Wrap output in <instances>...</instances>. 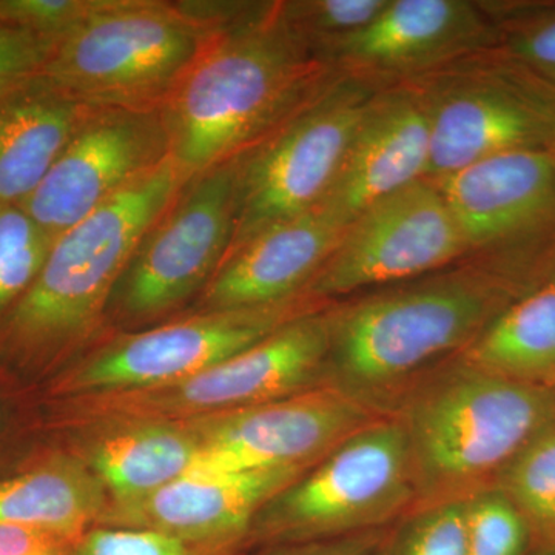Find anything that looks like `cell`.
I'll return each mask as SVG.
<instances>
[{
	"label": "cell",
	"instance_id": "6da1fadb",
	"mask_svg": "<svg viewBox=\"0 0 555 555\" xmlns=\"http://www.w3.org/2000/svg\"><path fill=\"white\" fill-rule=\"evenodd\" d=\"M221 25L160 108L185 179L232 163L308 104L317 65L280 5Z\"/></svg>",
	"mask_w": 555,
	"mask_h": 555
},
{
	"label": "cell",
	"instance_id": "7a4b0ae2",
	"mask_svg": "<svg viewBox=\"0 0 555 555\" xmlns=\"http://www.w3.org/2000/svg\"><path fill=\"white\" fill-rule=\"evenodd\" d=\"M185 184L170 156L57 236L30 288L0 318V352L49 357L86 338L139 243Z\"/></svg>",
	"mask_w": 555,
	"mask_h": 555
},
{
	"label": "cell",
	"instance_id": "3957f363",
	"mask_svg": "<svg viewBox=\"0 0 555 555\" xmlns=\"http://www.w3.org/2000/svg\"><path fill=\"white\" fill-rule=\"evenodd\" d=\"M397 420L406 436L415 494L437 503L466 500L470 489L499 480L554 425L555 389L465 363L416 387Z\"/></svg>",
	"mask_w": 555,
	"mask_h": 555
},
{
	"label": "cell",
	"instance_id": "277c9868",
	"mask_svg": "<svg viewBox=\"0 0 555 555\" xmlns=\"http://www.w3.org/2000/svg\"><path fill=\"white\" fill-rule=\"evenodd\" d=\"M500 312L499 292L470 276L361 299L326 315L324 385L374 411L433 361L466 349Z\"/></svg>",
	"mask_w": 555,
	"mask_h": 555
},
{
	"label": "cell",
	"instance_id": "5b68a950",
	"mask_svg": "<svg viewBox=\"0 0 555 555\" xmlns=\"http://www.w3.org/2000/svg\"><path fill=\"white\" fill-rule=\"evenodd\" d=\"M219 27L203 2L101 0L40 76L86 107L160 109Z\"/></svg>",
	"mask_w": 555,
	"mask_h": 555
},
{
	"label": "cell",
	"instance_id": "8992f818",
	"mask_svg": "<svg viewBox=\"0 0 555 555\" xmlns=\"http://www.w3.org/2000/svg\"><path fill=\"white\" fill-rule=\"evenodd\" d=\"M327 352V317L310 312L192 377L75 397L73 414L82 423L126 426L184 422L257 406L323 385Z\"/></svg>",
	"mask_w": 555,
	"mask_h": 555
},
{
	"label": "cell",
	"instance_id": "52a82bcc",
	"mask_svg": "<svg viewBox=\"0 0 555 555\" xmlns=\"http://www.w3.org/2000/svg\"><path fill=\"white\" fill-rule=\"evenodd\" d=\"M367 104L345 93L310 100L232 160L235 218L224 259L326 198Z\"/></svg>",
	"mask_w": 555,
	"mask_h": 555
},
{
	"label": "cell",
	"instance_id": "ba28073f",
	"mask_svg": "<svg viewBox=\"0 0 555 555\" xmlns=\"http://www.w3.org/2000/svg\"><path fill=\"white\" fill-rule=\"evenodd\" d=\"M415 494L406 436L397 418L350 434L262 509L276 539L350 534L385 524Z\"/></svg>",
	"mask_w": 555,
	"mask_h": 555
},
{
	"label": "cell",
	"instance_id": "9c48e42d",
	"mask_svg": "<svg viewBox=\"0 0 555 555\" xmlns=\"http://www.w3.org/2000/svg\"><path fill=\"white\" fill-rule=\"evenodd\" d=\"M313 301L302 294L262 308L198 310L184 320L120 335L79 364L61 389L76 397L94 396L192 377L312 312Z\"/></svg>",
	"mask_w": 555,
	"mask_h": 555
},
{
	"label": "cell",
	"instance_id": "30bf717a",
	"mask_svg": "<svg viewBox=\"0 0 555 555\" xmlns=\"http://www.w3.org/2000/svg\"><path fill=\"white\" fill-rule=\"evenodd\" d=\"M235 218L232 163L190 179L145 233L116 287L122 315H163L207 286L228 254Z\"/></svg>",
	"mask_w": 555,
	"mask_h": 555
},
{
	"label": "cell",
	"instance_id": "8fae6325",
	"mask_svg": "<svg viewBox=\"0 0 555 555\" xmlns=\"http://www.w3.org/2000/svg\"><path fill=\"white\" fill-rule=\"evenodd\" d=\"M374 414L341 390L320 385L257 406L184 420L203 443L190 474L310 467L378 418Z\"/></svg>",
	"mask_w": 555,
	"mask_h": 555
},
{
	"label": "cell",
	"instance_id": "7c38bea8",
	"mask_svg": "<svg viewBox=\"0 0 555 555\" xmlns=\"http://www.w3.org/2000/svg\"><path fill=\"white\" fill-rule=\"evenodd\" d=\"M466 248L440 189L420 179L358 215L305 294L321 299L423 275Z\"/></svg>",
	"mask_w": 555,
	"mask_h": 555
},
{
	"label": "cell",
	"instance_id": "4fadbf2b",
	"mask_svg": "<svg viewBox=\"0 0 555 555\" xmlns=\"http://www.w3.org/2000/svg\"><path fill=\"white\" fill-rule=\"evenodd\" d=\"M167 158L160 109L91 108L22 207L56 240Z\"/></svg>",
	"mask_w": 555,
	"mask_h": 555
},
{
	"label": "cell",
	"instance_id": "5bb4252c",
	"mask_svg": "<svg viewBox=\"0 0 555 555\" xmlns=\"http://www.w3.org/2000/svg\"><path fill=\"white\" fill-rule=\"evenodd\" d=\"M308 469L189 474L147 495L113 503L105 507L98 525L152 529L230 551L258 514Z\"/></svg>",
	"mask_w": 555,
	"mask_h": 555
},
{
	"label": "cell",
	"instance_id": "9a60e30c",
	"mask_svg": "<svg viewBox=\"0 0 555 555\" xmlns=\"http://www.w3.org/2000/svg\"><path fill=\"white\" fill-rule=\"evenodd\" d=\"M429 108L411 94L369 102L334 185L318 206L347 225L372 204L420 181L429 166Z\"/></svg>",
	"mask_w": 555,
	"mask_h": 555
},
{
	"label": "cell",
	"instance_id": "2e32d148",
	"mask_svg": "<svg viewBox=\"0 0 555 555\" xmlns=\"http://www.w3.org/2000/svg\"><path fill=\"white\" fill-rule=\"evenodd\" d=\"M345 230L320 206L272 225L221 262L199 310L262 308L305 294Z\"/></svg>",
	"mask_w": 555,
	"mask_h": 555
},
{
	"label": "cell",
	"instance_id": "e0dca14e",
	"mask_svg": "<svg viewBox=\"0 0 555 555\" xmlns=\"http://www.w3.org/2000/svg\"><path fill=\"white\" fill-rule=\"evenodd\" d=\"M441 179V196L467 248L521 235L555 207V163L540 149L499 153Z\"/></svg>",
	"mask_w": 555,
	"mask_h": 555
},
{
	"label": "cell",
	"instance_id": "ac0fdd59",
	"mask_svg": "<svg viewBox=\"0 0 555 555\" xmlns=\"http://www.w3.org/2000/svg\"><path fill=\"white\" fill-rule=\"evenodd\" d=\"M429 115L427 173L440 178L499 153L537 149L551 131L545 112L491 87L455 91Z\"/></svg>",
	"mask_w": 555,
	"mask_h": 555
},
{
	"label": "cell",
	"instance_id": "d6986e66",
	"mask_svg": "<svg viewBox=\"0 0 555 555\" xmlns=\"http://www.w3.org/2000/svg\"><path fill=\"white\" fill-rule=\"evenodd\" d=\"M90 109L42 76L0 101V206L30 198Z\"/></svg>",
	"mask_w": 555,
	"mask_h": 555
},
{
	"label": "cell",
	"instance_id": "ffe728a7",
	"mask_svg": "<svg viewBox=\"0 0 555 555\" xmlns=\"http://www.w3.org/2000/svg\"><path fill=\"white\" fill-rule=\"evenodd\" d=\"M476 24L473 9L455 0H396L371 24L332 43L341 60L369 67H400L437 56L462 42Z\"/></svg>",
	"mask_w": 555,
	"mask_h": 555
},
{
	"label": "cell",
	"instance_id": "44dd1931",
	"mask_svg": "<svg viewBox=\"0 0 555 555\" xmlns=\"http://www.w3.org/2000/svg\"><path fill=\"white\" fill-rule=\"evenodd\" d=\"M118 427L91 452L93 473L116 502L147 495L198 465L203 443L188 422Z\"/></svg>",
	"mask_w": 555,
	"mask_h": 555
},
{
	"label": "cell",
	"instance_id": "7402d4cb",
	"mask_svg": "<svg viewBox=\"0 0 555 555\" xmlns=\"http://www.w3.org/2000/svg\"><path fill=\"white\" fill-rule=\"evenodd\" d=\"M104 485L68 459L0 480V525L27 526L80 540L104 513Z\"/></svg>",
	"mask_w": 555,
	"mask_h": 555
},
{
	"label": "cell",
	"instance_id": "603a6c76",
	"mask_svg": "<svg viewBox=\"0 0 555 555\" xmlns=\"http://www.w3.org/2000/svg\"><path fill=\"white\" fill-rule=\"evenodd\" d=\"M465 363L531 385L555 379V281L499 313L465 349Z\"/></svg>",
	"mask_w": 555,
	"mask_h": 555
},
{
	"label": "cell",
	"instance_id": "cb8c5ba5",
	"mask_svg": "<svg viewBox=\"0 0 555 555\" xmlns=\"http://www.w3.org/2000/svg\"><path fill=\"white\" fill-rule=\"evenodd\" d=\"M496 481V488L524 517L529 534L555 551V423L537 436Z\"/></svg>",
	"mask_w": 555,
	"mask_h": 555
},
{
	"label": "cell",
	"instance_id": "d4e9b609",
	"mask_svg": "<svg viewBox=\"0 0 555 555\" xmlns=\"http://www.w3.org/2000/svg\"><path fill=\"white\" fill-rule=\"evenodd\" d=\"M53 243L24 207L0 206V318L30 288Z\"/></svg>",
	"mask_w": 555,
	"mask_h": 555
},
{
	"label": "cell",
	"instance_id": "484cf974",
	"mask_svg": "<svg viewBox=\"0 0 555 555\" xmlns=\"http://www.w3.org/2000/svg\"><path fill=\"white\" fill-rule=\"evenodd\" d=\"M386 5L387 0H309L280 3V14L309 50L328 49L371 24Z\"/></svg>",
	"mask_w": 555,
	"mask_h": 555
},
{
	"label": "cell",
	"instance_id": "4316f807",
	"mask_svg": "<svg viewBox=\"0 0 555 555\" xmlns=\"http://www.w3.org/2000/svg\"><path fill=\"white\" fill-rule=\"evenodd\" d=\"M528 525L499 488L466 499V555H524Z\"/></svg>",
	"mask_w": 555,
	"mask_h": 555
},
{
	"label": "cell",
	"instance_id": "83f0119b",
	"mask_svg": "<svg viewBox=\"0 0 555 555\" xmlns=\"http://www.w3.org/2000/svg\"><path fill=\"white\" fill-rule=\"evenodd\" d=\"M229 550L185 542L152 529L101 526L79 540L73 555H225Z\"/></svg>",
	"mask_w": 555,
	"mask_h": 555
},
{
	"label": "cell",
	"instance_id": "f1b7e54d",
	"mask_svg": "<svg viewBox=\"0 0 555 555\" xmlns=\"http://www.w3.org/2000/svg\"><path fill=\"white\" fill-rule=\"evenodd\" d=\"M396 555H466V500L427 506L400 537Z\"/></svg>",
	"mask_w": 555,
	"mask_h": 555
},
{
	"label": "cell",
	"instance_id": "f546056e",
	"mask_svg": "<svg viewBox=\"0 0 555 555\" xmlns=\"http://www.w3.org/2000/svg\"><path fill=\"white\" fill-rule=\"evenodd\" d=\"M101 0H0V22L61 39L89 17Z\"/></svg>",
	"mask_w": 555,
	"mask_h": 555
},
{
	"label": "cell",
	"instance_id": "4dcf8cb0",
	"mask_svg": "<svg viewBox=\"0 0 555 555\" xmlns=\"http://www.w3.org/2000/svg\"><path fill=\"white\" fill-rule=\"evenodd\" d=\"M57 40L0 22V101L42 75Z\"/></svg>",
	"mask_w": 555,
	"mask_h": 555
},
{
	"label": "cell",
	"instance_id": "1f68e13d",
	"mask_svg": "<svg viewBox=\"0 0 555 555\" xmlns=\"http://www.w3.org/2000/svg\"><path fill=\"white\" fill-rule=\"evenodd\" d=\"M78 542L42 529L0 525V555H73Z\"/></svg>",
	"mask_w": 555,
	"mask_h": 555
},
{
	"label": "cell",
	"instance_id": "d6a6232c",
	"mask_svg": "<svg viewBox=\"0 0 555 555\" xmlns=\"http://www.w3.org/2000/svg\"><path fill=\"white\" fill-rule=\"evenodd\" d=\"M516 50L537 67L555 72V17L526 31L517 40Z\"/></svg>",
	"mask_w": 555,
	"mask_h": 555
},
{
	"label": "cell",
	"instance_id": "836d02e7",
	"mask_svg": "<svg viewBox=\"0 0 555 555\" xmlns=\"http://www.w3.org/2000/svg\"><path fill=\"white\" fill-rule=\"evenodd\" d=\"M366 554V550L364 547L352 545V543H345V545L327 547V550L320 551V553H315L312 555H364Z\"/></svg>",
	"mask_w": 555,
	"mask_h": 555
}]
</instances>
